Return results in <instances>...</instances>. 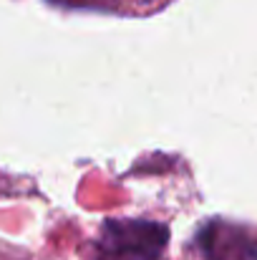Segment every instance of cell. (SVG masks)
Returning <instances> with one entry per match:
<instances>
[{"label":"cell","mask_w":257,"mask_h":260,"mask_svg":"<svg viewBox=\"0 0 257 260\" xmlns=\"http://www.w3.org/2000/svg\"><path fill=\"white\" fill-rule=\"evenodd\" d=\"M167 245V230L157 222H106L98 235V260H157Z\"/></svg>","instance_id":"cell-1"}]
</instances>
